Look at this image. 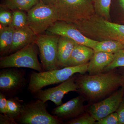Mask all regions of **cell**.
Masks as SVG:
<instances>
[{"label": "cell", "instance_id": "d4e9b609", "mask_svg": "<svg viewBox=\"0 0 124 124\" xmlns=\"http://www.w3.org/2000/svg\"><path fill=\"white\" fill-rule=\"evenodd\" d=\"M97 121L88 112L80 115L79 116L67 121V124H95Z\"/></svg>", "mask_w": 124, "mask_h": 124}, {"label": "cell", "instance_id": "d6986e66", "mask_svg": "<svg viewBox=\"0 0 124 124\" xmlns=\"http://www.w3.org/2000/svg\"><path fill=\"white\" fill-rule=\"evenodd\" d=\"M40 0H4L2 7L13 10L28 11Z\"/></svg>", "mask_w": 124, "mask_h": 124}, {"label": "cell", "instance_id": "603a6c76", "mask_svg": "<svg viewBox=\"0 0 124 124\" xmlns=\"http://www.w3.org/2000/svg\"><path fill=\"white\" fill-rule=\"evenodd\" d=\"M28 26L27 14L22 10H13L12 13V21L9 26L14 29H18Z\"/></svg>", "mask_w": 124, "mask_h": 124}, {"label": "cell", "instance_id": "6da1fadb", "mask_svg": "<svg viewBox=\"0 0 124 124\" xmlns=\"http://www.w3.org/2000/svg\"><path fill=\"white\" fill-rule=\"evenodd\" d=\"M75 76L77 92L89 104L104 99L121 87V77L117 69L96 75L77 73Z\"/></svg>", "mask_w": 124, "mask_h": 124}, {"label": "cell", "instance_id": "3957f363", "mask_svg": "<svg viewBox=\"0 0 124 124\" xmlns=\"http://www.w3.org/2000/svg\"><path fill=\"white\" fill-rule=\"evenodd\" d=\"M54 6L58 21L74 23L95 14L91 0H58Z\"/></svg>", "mask_w": 124, "mask_h": 124}, {"label": "cell", "instance_id": "9a60e30c", "mask_svg": "<svg viewBox=\"0 0 124 124\" xmlns=\"http://www.w3.org/2000/svg\"><path fill=\"white\" fill-rule=\"evenodd\" d=\"M94 53L92 48L77 44L73 49L66 67L80 66L88 63Z\"/></svg>", "mask_w": 124, "mask_h": 124}, {"label": "cell", "instance_id": "7a4b0ae2", "mask_svg": "<svg viewBox=\"0 0 124 124\" xmlns=\"http://www.w3.org/2000/svg\"><path fill=\"white\" fill-rule=\"evenodd\" d=\"M88 65V63L41 72L33 71L30 75L28 89L33 94L45 86L64 82L77 73L84 74L87 72Z\"/></svg>", "mask_w": 124, "mask_h": 124}, {"label": "cell", "instance_id": "5b68a950", "mask_svg": "<svg viewBox=\"0 0 124 124\" xmlns=\"http://www.w3.org/2000/svg\"><path fill=\"white\" fill-rule=\"evenodd\" d=\"M46 102L38 99L24 103L16 121L21 124H62L63 122L48 112Z\"/></svg>", "mask_w": 124, "mask_h": 124}, {"label": "cell", "instance_id": "1f68e13d", "mask_svg": "<svg viewBox=\"0 0 124 124\" xmlns=\"http://www.w3.org/2000/svg\"><path fill=\"white\" fill-rule=\"evenodd\" d=\"M40 1L46 4L54 6L57 2L58 0H40Z\"/></svg>", "mask_w": 124, "mask_h": 124}, {"label": "cell", "instance_id": "ffe728a7", "mask_svg": "<svg viewBox=\"0 0 124 124\" xmlns=\"http://www.w3.org/2000/svg\"><path fill=\"white\" fill-rule=\"evenodd\" d=\"M124 48V44L114 40L98 41L93 48L94 52H102L115 54Z\"/></svg>", "mask_w": 124, "mask_h": 124}, {"label": "cell", "instance_id": "484cf974", "mask_svg": "<svg viewBox=\"0 0 124 124\" xmlns=\"http://www.w3.org/2000/svg\"><path fill=\"white\" fill-rule=\"evenodd\" d=\"M95 124H119L117 113L116 112L111 113L99 120L96 121Z\"/></svg>", "mask_w": 124, "mask_h": 124}, {"label": "cell", "instance_id": "4fadbf2b", "mask_svg": "<svg viewBox=\"0 0 124 124\" xmlns=\"http://www.w3.org/2000/svg\"><path fill=\"white\" fill-rule=\"evenodd\" d=\"M37 35L28 26L23 28L14 29L13 36L11 54L35 43Z\"/></svg>", "mask_w": 124, "mask_h": 124}, {"label": "cell", "instance_id": "d6a6232c", "mask_svg": "<svg viewBox=\"0 0 124 124\" xmlns=\"http://www.w3.org/2000/svg\"><path fill=\"white\" fill-rule=\"evenodd\" d=\"M121 7L124 11V0H118Z\"/></svg>", "mask_w": 124, "mask_h": 124}, {"label": "cell", "instance_id": "2e32d148", "mask_svg": "<svg viewBox=\"0 0 124 124\" xmlns=\"http://www.w3.org/2000/svg\"><path fill=\"white\" fill-rule=\"evenodd\" d=\"M77 43L73 40L60 36L58 44L57 61L60 68L66 66Z\"/></svg>", "mask_w": 124, "mask_h": 124}, {"label": "cell", "instance_id": "52a82bcc", "mask_svg": "<svg viewBox=\"0 0 124 124\" xmlns=\"http://www.w3.org/2000/svg\"><path fill=\"white\" fill-rule=\"evenodd\" d=\"M60 36L48 34L37 35L35 43L40 54L44 71L60 69L58 63L57 47Z\"/></svg>", "mask_w": 124, "mask_h": 124}, {"label": "cell", "instance_id": "ac0fdd59", "mask_svg": "<svg viewBox=\"0 0 124 124\" xmlns=\"http://www.w3.org/2000/svg\"><path fill=\"white\" fill-rule=\"evenodd\" d=\"M0 30V54L1 57L10 53L13 42L14 29L1 25Z\"/></svg>", "mask_w": 124, "mask_h": 124}, {"label": "cell", "instance_id": "4dcf8cb0", "mask_svg": "<svg viewBox=\"0 0 124 124\" xmlns=\"http://www.w3.org/2000/svg\"><path fill=\"white\" fill-rule=\"evenodd\" d=\"M117 71L119 73L121 77V88L123 90L124 93V67L117 68Z\"/></svg>", "mask_w": 124, "mask_h": 124}, {"label": "cell", "instance_id": "7402d4cb", "mask_svg": "<svg viewBox=\"0 0 124 124\" xmlns=\"http://www.w3.org/2000/svg\"><path fill=\"white\" fill-rule=\"evenodd\" d=\"M111 0H94L95 14L110 21V7Z\"/></svg>", "mask_w": 124, "mask_h": 124}, {"label": "cell", "instance_id": "4316f807", "mask_svg": "<svg viewBox=\"0 0 124 124\" xmlns=\"http://www.w3.org/2000/svg\"><path fill=\"white\" fill-rule=\"evenodd\" d=\"M12 19V14L6 10L1 8L0 12V23L1 25L8 26L10 24Z\"/></svg>", "mask_w": 124, "mask_h": 124}, {"label": "cell", "instance_id": "f1b7e54d", "mask_svg": "<svg viewBox=\"0 0 124 124\" xmlns=\"http://www.w3.org/2000/svg\"><path fill=\"white\" fill-rule=\"evenodd\" d=\"M116 112L119 117V124H124V96Z\"/></svg>", "mask_w": 124, "mask_h": 124}, {"label": "cell", "instance_id": "83f0119b", "mask_svg": "<svg viewBox=\"0 0 124 124\" xmlns=\"http://www.w3.org/2000/svg\"><path fill=\"white\" fill-rule=\"evenodd\" d=\"M8 110L7 98L3 93L0 92V113L6 115Z\"/></svg>", "mask_w": 124, "mask_h": 124}, {"label": "cell", "instance_id": "277c9868", "mask_svg": "<svg viewBox=\"0 0 124 124\" xmlns=\"http://www.w3.org/2000/svg\"><path fill=\"white\" fill-rule=\"evenodd\" d=\"M35 43L31 44L0 59L1 69L9 68H25L44 71L38 59V50Z\"/></svg>", "mask_w": 124, "mask_h": 124}, {"label": "cell", "instance_id": "e0dca14e", "mask_svg": "<svg viewBox=\"0 0 124 124\" xmlns=\"http://www.w3.org/2000/svg\"><path fill=\"white\" fill-rule=\"evenodd\" d=\"M105 40H114L124 44V25L108 22L103 28Z\"/></svg>", "mask_w": 124, "mask_h": 124}, {"label": "cell", "instance_id": "8992f818", "mask_svg": "<svg viewBox=\"0 0 124 124\" xmlns=\"http://www.w3.org/2000/svg\"><path fill=\"white\" fill-rule=\"evenodd\" d=\"M28 27L38 35L42 34L54 23L58 21L54 6L46 5L40 1L28 11Z\"/></svg>", "mask_w": 124, "mask_h": 124}, {"label": "cell", "instance_id": "30bf717a", "mask_svg": "<svg viewBox=\"0 0 124 124\" xmlns=\"http://www.w3.org/2000/svg\"><path fill=\"white\" fill-rule=\"evenodd\" d=\"M51 34L67 37L77 44L93 48L98 41L93 40L84 35L73 23L57 21L47 29Z\"/></svg>", "mask_w": 124, "mask_h": 124}, {"label": "cell", "instance_id": "44dd1931", "mask_svg": "<svg viewBox=\"0 0 124 124\" xmlns=\"http://www.w3.org/2000/svg\"><path fill=\"white\" fill-rule=\"evenodd\" d=\"M24 103V101L18 97L7 98L8 110L6 115L15 120L20 115Z\"/></svg>", "mask_w": 124, "mask_h": 124}, {"label": "cell", "instance_id": "ba28073f", "mask_svg": "<svg viewBox=\"0 0 124 124\" xmlns=\"http://www.w3.org/2000/svg\"><path fill=\"white\" fill-rule=\"evenodd\" d=\"M24 70L16 68L1 69L0 71V91L7 98L15 96L25 87Z\"/></svg>", "mask_w": 124, "mask_h": 124}, {"label": "cell", "instance_id": "f546056e", "mask_svg": "<svg viewBox=\"0 0 124 124\" xmlns=\"http://www.w3.org/2000/svg\"><path fill=\"white\" fill-rule=\"evenodd\" d=\"M0 124H18L15 119L9 117L7 115L0 114Z\"/></svg>", "mask_w": 124, "mask_h": 124}, {"label": "cell", "instance_id": "5bb4252c", "mask_svg": "<svg viewBox=\"0 0 124 124\" xmlns=\"http://www.w3.org/2000/svg\"><path fill=\"white\" fill-rule=\"evenodd\" d=\"M115 54L102 52H94L88 63L87 72L89 75L102 73L113 61Z\"/></svg>", "mask_w": 124, "mask_h": 124}, {"label": "cell", "instance_id": "8fae6325", "mask_svg": "<svg viewBox=\"0 0 124 124\" xmlns=\"http://www.w3.org/2000/svg\"><path fill=\"white\" fill-rule=\"evenodd\" d=\"M75 75L58 86L44 90H40L33 94L34 98L45 102L51 101L57 106H60L63 103L62 99L65 94L71 91H77Z\"/></svg>", "mask_w": 124, "mask_h": 124}, {"label": "cell", "instance_id": "7c38bea8", "mask_svg": "<svg viewBox=\"0 0 124 124\" xmlns=\"http://www.w3.org/2000/svg\"><path fill=\"white\" fill-rule=\"evenodd\" d=\"M85 101V98L79 95L54 108L51 113L62 122L68 121L86 111L87 106L84 104Z\"/></svg>", "mask_w": 124, "mask_h": 124}, {"label": "cell", "instance_id": "cb8c5ba5", "mask_svg": "<svg viewBox=\"0 0 124 124\" xmlns=\"http://www.w3.org/2000/svg\"><path fill=\"white\" fill-rule=\"evenodd\" d=\"M121 67H124V48L115 54L113 61L105 68L103 72H107Z\"/></svg>", "mask_w": 124, "mask_h": 124}, {"label": "cell", "instance_id": "9c48e42d", "mask_svg": "<svg viewBox=\"0 0 124 124\" xmlns=\"http://www.w3.org/2000/svg\"><path fill=\"white\" fill-rule=\"evenodd\" d=\"M124 96L121 88L101 101L89 104L86 107L89 112L97 121L116 112Z\"/></svg>", "mask_w": 124, "mask_h": 124}]
</instances>
